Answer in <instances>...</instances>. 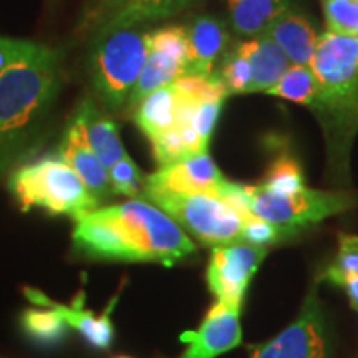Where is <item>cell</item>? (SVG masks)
Instances as JSON below:
<instances>
[{"label":"cell","instance_id":"1","mask_svg":"<svg viewBox=\"0 0 358 358\" xmlns=\"http://www.w3.org/2000/svg\"><path fill=\"white\" fill-rule=\"evenodd\" d=\"M73 239L87 256L115 261L173 266L196 252V244L173 217L140 199L78 217Z\"/></svg>","mask_w":358,"mask_h":358},{"label":"cell","instance_id":"2","mask_svg":"<svg viewBox=\"0 0 358 358\" xmlns=\"http://www.w3.org/2000/svg\"><path fill=\"white\" fill-rule=\"evenodd\" d=\"M60 82V58L38 45L32 55L0 75V140L29 127L52 101Z\"/></svg>","mask_w":358,"mask_h":358},{"label":"cell","instance_id":"3","mask_svg":"<svg viewBox=\"0 0 358 358\" xmlns=\"http://www.w3.org/2000/svg\"><path fill=\"white\" fill-rule=\"evenodd\" d=\"M150 53V34L141 25L103 27L92 53V80L106 108L120 110Z\"/></svg>","mask_w":358,"mask_h":358},{"label":"cell","instance_id":"4","mask_svg":"<svg viewBox=\"0 0 358 358\" xmlns=\"http://www.w3.org/2000/svg\"><path fill=\"white\" fill-rule=\"evenodd\" d=\"M10 187L25 211L37 206L53 214L78 219L95 211L100 204L64 159L47 158L20 168L13 174Z\"/></svg>","mask_w":358,"mask_h":358},{"label":"cell","instance_id":"5","mask_svg":"<svg viewBox=\"0 0 358 358\" xmlns=\"http://www.w3.org/2000/svg\"><path fill=\"white\" fill-rule=\"evenodd\" d=\"M319 95L315 106L347 120L358 118V42L327 30L319 37L310 62Z\"/></svg>","mask_w":358,"mask_h":358},{"label":"cell","instance_id":"6","mask_svg":"<svg viewBox=\"0 0 358 358\" xmlns=\"http://www.w3.org/2000/svg\"><path fill=\"white\" fill-rule=\"evenodd\" d=\"M244 198L250 213L275 224L290 236L295 229L322 222L358 206V194L353 192L319 191L307 186L289 194H279L262 185L244 186Z\"/></svg>","mask_w":358,"mask_h":358},{"label":"cell","instance_id":"7","mask_svg":"<svg viewBox=\"0 0 358 358\" xmlns=\"http://www.w3.org/2000/svg\"><path fill=\"white\" fill-rule=\"evenodd\" d=\"M145 196L203 244L222 245L241 241L243 217L219 196L164 191H145Z\"/></svg>","mask_w":358,"mask_h":358},{"label":"cell","instance_id":"8","mask_svg":"<svg viewBox=\"0 0 358 358\" xmlns=\"http://www.w3.org/2000/svg\"><path fill=\"white\" fill-rule=\"evenodd\" d=\"M266 256L267 248L241 241L214 245L206 275L217 302L241 308L245 290Z\"/></svg>","mask_w":358,"mask_h":358},{"label":"cell","instance_id":"9","mask_svg":"<svg viewBox=\"0 0 358 358\" xmlns=\"http://www.w3.org/2000/svg\"><path fill=\"white\" fill-rule=\"evenodd\" d=\"M250 358H327L325 320L313 290L297 319L277 337L254 348Z\"/></svg>","mask_w":358,"mask_h":358},{"label":"cell","instance_id":"10","mask_svg":"<svg viewBox=\"0 0 358 358\" xmlns=\"http://www.w3.org/2000/svg\"><path fill=\"white\" fill-rule=\"evenodd\" d=\"M241 308L216 302L206 313L198 330H187L181 335L186 350L179 358H216L236 348L243 340Z\"/></svg>","mask_w":358,"mask_h":358},{"label":"cell","instance_id":"11","mask_svg":"<svg viewBox=\"0 0 358 358\" xmlns=\"http://www.w3.org/2000/svg\"><path fill=\"white\" fill-rule=\"evenodd\" d=\"M226 181L211 156L203 153L161 166L146 178L145 191L217 196Z\"/></svg>","mask_w":358,"mask_h":358},{"label":"cell","instance_id":"12","mask_svg":"<svg viewBox=\"0 0 358 358\" xmlns=\"http://www.w3.org/2000/svg\"><path fill=\"white\" fill-rule=\"evenodd\" d=\"M62 159L73 168V171L82 178L85 186L98 201L106 199L111 194L108 169L90 146L87 127L80 110L66 129L65 141L62 145Z\"/></svg>","mask_w":358,"mask_h":358},{"label":"cell","instance_id":"13","mask_svg":"<svg viewBox=\"0 0 358 358\" xmlns=\"http://www.w3.org/2000/svg\"><path fill=\"white\" fill-rule=\"evenodd\" d=\"M266 35L279 45L290 64L310 66L319 35H317L315 25L303 13L289 8L268 27Z\"/></svg>","mask_w":358,"mask_h":358},{"label":"cell","instance_id":"14","mask_svg":"<svg viewBox=\"0 0 358 358\" xmlns=\"http://www.w3.org/2000/svg\"><path fill=\"white\" fill-rule=\"evenodd\" d=\"M250 65L249 93H266L282 78L290 60L268 35L254 37L239 45Z\"/></svg>","mask_w":358,"mask_h":358},{"label":"cell","instance_id":"15","mask_svg":"<svg viewBox=\"0 0 358 358\" xmlns=\"http://www.w3.org/2000/svg\"><path fill=\"white\" fill-rule=\"evenodd\" d=\"M187 32V73L213 75V66L224 50L227 32L214 17H198Z\"/></svg>","mask_w":358,"mask_h":358},{"label":"cell","instance_id":"16","mask_svg":"<svg viewBox=\"0 0 358 358\" xmlns=\"http://www.w3.org/2000/svg\"><path fill=\"white\" fill-rule=\"evenodd\" d=\"M25 295L30 302L40 307H52L60 312L66 324L78 330L90 343L98 348H108L113 340V324H111L108 315H95L93 312H88L80 306L66 307L62 303L53 302L48 297H45L43 292L35 289H25Z\"/></svg>","mask_w":358,"mask_h":358},{"label":"cell","instance_id":"17","mask_svg":"<svg viewBox=\"0 0 358 358\" xmlns=\"http://www.w3.org/2000/svg\"><path fill=\"white\" fill-rule=\"evenodd\" d=\"M134 122L150 140L176 128L179 122V96L173 85H166L143 98L134 113Z\"/></svg>","mask_w":358,"mask_h":358},{"label":"cell","instance_id":"18","mask_svg":"<svg viewBox=\"0 0 358 358\" xmlns=\"http://www.w3.org/2000/svg\"><path fill=\"white\" fill-rule=\"evenodd\" d=\"M232 29L243 37H261L284 12L290 0H227Z\"/></svg>","mask_w":358,"mask_h":358},{"label":"cell","instance_id":"19","mask_svg":"<svg viewBox=\"0 0 358 358\" xmlns=\"http://www.w3.org/2000/svg\"><path fill=\"white\" fill-rule=\"evenodd\" d=\"M80 111H82L85 127H87L90 146L106 169H110L115 163L128 156L122 145V140H120L118 127L113 120L105 118L92 101L82 103Z\"/></svg>","mask_w":358,"mask_h":358},{"label":"cell","instance_id":"20","mask_svg":"<svg viewBox=\"0 0 358 358\" xmlns=\"http://www.w3.org/2000/svg\"><path fill=\"white\" fill-rule=\"evenodd\" d=\"M182 75H186V65H182L181 62L174 60L171 57L164 55V53L150 50L140 78H138L136 85L133 87L127 100L128 106L134 108L150 93L166 87V85H171L174 80L182 77Z\"/></svg>","mask_w":358,"mask_h":358},{"label":"cell","instance_id":"21","mask_svg":"<svg viewBox=\"0 0 358 358\" xmlns=\"http://www.w3.org/2000/svg\"><path fill=\"white\" fill-rule=\"evenodd\" d=\"M151 145H153L155 159L161 166H166L191 156L208 153L209 143H206L191 124L181 123L151 140Z\"/></svg>","mask_w":358,"mask_h":358},{"label":"cell","instance_id":"22","mask_svg":"<svg viewBox=\"0 0 358 358\" xmlns=\"http://www.w3.org/2000/svg\"><path fill=\"white\" fill-rule=\"evenodd\" d=\"M201 0H131L105 22V27L145 25L186 10Z\"/></svg>","mask_w":358,"mask_h":358},{"label":"cell","instance_id":"23","mask_svg":"<svg viewBox=\"0 0 358 358\" xmlns=\"http://www.w3.org/2000/svg\"><path fill=\"white\" fill-rule=\"evenodd\" d=\"M267 95L289 100L299 105L315 106L319 88H317L315 77H313L310 66L306 65H290L282 78L271 90Z\"/></svg>","mask_w":358,"mask_h":358},{"label":"cell","instance_id":"24","mask_svg":"<svg viewBox=\"0 0 358 358\" xmlns=\"http://www.w3.org/2000/svg\"><path fill=\"white\" fill-rule=\"evenodd\" d=\"M358 279V236L340 234L338 249L330 266L322 272L320 280H327L334 285Z\"/></svg>","mask_w":358,"mask_h":358},{"label":"cell","instance_id":"25","mask_svg":"<svg viewBox=\"0 0 358 358\" xmlns=\"http://www.w3.org/2000/svg\"><path fill=\"white\" fill-rule=\"evenodd\" d=\"M178 96L187 101H224L227 98V90L219 78V75H182L171 83Z\"/></svg>","mask_w":358,"mask_h":358},{"label":"cell","instance_id":"26","mask_svg":"<svg viewBox=\"0 0 358 358\" xmlns=\"http://www.w3.org/2000/svg\"><path fill=\"white\" fill-rule=\"evenodd\" d=\"M224 101L216 100V101H187L179 98V122L187 123L194 128V131L199 134L201 138L206 143H209L213 136L214 128H216V123L221 116Z\"/></svg>","mask_w":358,"mask_h":358},{"label":"cell","instance_id":"27","mask_svg":"<svg viewBox=\"0 0 358 358\" xmlns=\"http://www.w3.org/2000/svg\"><path fill=\"white\" fill-rule=\"evenodd\" d=\"M261 185L267 189L279 192V194H289V192L303 189L306 178H303L302 166L297 159L292 156H280L267 169L266 178Z\"/></svg>","mask_w":358,"mask_h":358},{"label":"cell","instance_id":"28","mask_svg":"<svg viewBox=\"0 0 358 358\" xmlns=\"http://www.w3.org/2000/svg\"><path fill=\"white\" fill-rule=\"evenodd\" d=\"M48 310H37V308H30L24 313V324L25 330L34 338L40 340L43 343H53L58 342L66 334V324L60 312L55 308L47 307Z\"/></svg>","mask_w":358,"mask_h":358},{"label":"cell","instance_id":"29","mask_svg":"<svg viewBox=\"0 0 358 358\" xmlns=\"http://www.w3.org/2000/svg\"><path fill=\"white\" fill-rule=\"evenodd\" d=\"M320 3L330 32L358 37V0H320Z\"/></svg>","mask_w":358,"mask_h":358},{"label":"cell","instance_id":"30","mask_svg":"<svg viewBox=\"0 0 358 358\" xmlns=\"http://www.w3.org/2000/svg\"><path fill=\"white\" fill-rule=\"evenodd\" d=\"M110 187L115 194L127 196V198H138L145 192L146 179L143 178L140 168L134 164L129 156H124L118 163L108 169Z\"/></svg>","mask_w":358,"mask_h":358},{"label":"cell","instance_id":"31","mask_svg":"<svg viewBox=\"0 0 358 358\" xmlns=\"http://www.w3.org/2000/svg\"><path fill=\"white\" fill-rule=\"evenodd\" d=\"M219 78L226 87L229 95L249 93L250 87V65L245 55L241 52L239 45L224 58Z\"/></svg>","mask_w":358,"mask_h":358},{"label":"cell","instance_id":"32","mask_svg":"<svg viewBox=\"0 0 358 358\" xmlns=\"http://www.w3.org/2000/svg\"><path fill=\"white\" fill-rule=\"evenodd\" d=\"M150 50L164 53L186 65L187 73V32L181 25H169L150 34Z\"/></svg>","mask_w":358,"mask_h":358},{"label":"cell","instance_id":"33","mask_svg":"<svg viewBox=\"0 0 358 358\" xmlns=\"http://www.w3.org/2000/svg\"><path fill=\"white\" fill-rule=\"evenodd\" d=\"M287 231L280 229L275 224L266 221V219L250 214L243 221V231H241V243H249L256 245H264L267 248L268 244H275L284 237H289Z\"/></svg>","mask_w":358,"mask_h":358},{"label":"cell","instance_id":"34","mask_svg":"<svg viewBox=\"0 0 358 358\" xmlns=\"http://www.w3.org/2000/svg\"><path fill=\"white\" fill-rule=\"evenodd\" d=\"M37 48V43L25 42V40L0 37V75H2L7 69H10L12 65H15L17 62L32 55Z\"/></svg>","mask_w":358,"mask_h":358},{"label":"cell","instance_id":"35","mask_svg":"<svg viewBox=\"0 0 358 358\" xmlns=\"http://www.w3.org/2000/svg\"><path fill=\"white\" fill-rule=\"evenodd\" d=\"M131 0H95L92 12H90V19L92 20H108L111 15H115L120 8H123Z\"/></svg>","mask_w":358,"mask_h":358},{"label":"cell","instance_id":"36","mask_svg":"<svg viewBox=\"0 0 358 358\" xmlns=\"http://www.w3.org/2000/svg\"><path fill=\"white\" fill-rule=\"evenodd\" d=\"M118 358H129V357H118Z\"/></svg>","mask_w":358,"mask_h":358}]
</instances>
